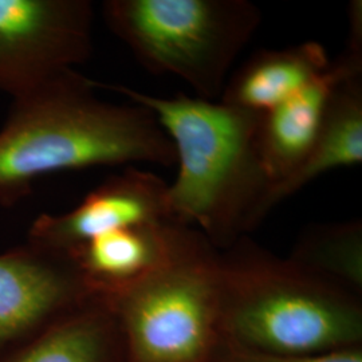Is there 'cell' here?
<instances>
[{"label": "cell", "instance_id": "5bb4252c", "mask_svg": "<svg viewBox=\"0 0 362 362\" xmlns=\"http://www.w3.org/2000/svg\"><path fill=\"white\" fill-rule=\"evenodd\" d=\"M326 282L362 297V223L314 224L299 235L287 257Z\"/></svg>", "mask_w": 362, "mask_h": 362}, {"label": "cell", "instance_id": "6da1fadb", "mask_svg": "<svg viewBox=\"0 0 362 362\" xmlns=\"http://www.w3.org/2000/svg\"><path fill=\"white\" fill-rule=\"evenodd\" d=\"M136 164H176L155 115L105 101L93 79L67 70L13 100L0 128V206L18 204L52 173Z\"/></svg>", "mask_w": 362, "mask_h": 362}, {"label": "cell", "instance_id": "30bf717a", "mask_svg": "<svg viewBox=\"0 0 362 362\" xmlns=\"http://www.w3.org/2000/svg\"><path fill=\"white\" fill-rule=\"evenodd\" d=\"M330 58L318 42L259 50L227 81L221 103L255 113L269 112L322 76Z\"/></svg>", "mask_w": 362, "mask_h": 362}, {"label": "cell", "instance_id": "52a82bcc", "mask_svg": "<svg viewBox=\"0 0 362 362\" xmlns=\"http://www.w3.org/2000/svg\"><path fill=\"white\" fill-rule=\"evenodd\" d=\"M95 296L69 254L27 239L0 254V360Z\"/></svg>", "mask_w": 362, "mask_h": 362}, {"label": "cell", "instance_id": "4fadbf2b", "mask_svg": "<svg viewBox=\"0 0 362 362\" xmlns=\"http://www.w3.org/2000/svg\"><path fill=\"white\" fill-rule=\"evenodd\" d=\"M173 223H148L101 233L71 255L94 293L128 285L168 254Z\"/></svg>", "mask_w": 362, "mask_h": 362}, {"label": "cell", "instance_id": "7a4b0ae2", "mask_svg": "<svg viewBox=\"0 0 362 362\" xmlns=\"http://www.w3.org/2000/svg\"><path fill=\"white\" fill-rule=\"evenodd\" d=\"M155 115L175 148L177 177L168 184V221L197 230L219 251L233 246L269 215L272 182L257 145L262 113L180 94L151 95L95 81Z\"/></svg>", "mask_w": 362, "mask_h": 362}, {"label": "cell", "instance_id": "7c38bea8", "mask_svg": "<svg viewBox=\"0 0 362 362\" xmlns=\"http://www.w3.org/2000/svg\"><path fill=\"white\" fill-rule=\"evenodd\" d=\"M0 362H125V356L116 321L95 294Z\"/></svg>", "mask_w": 362, "mask_h": 362}, {"label": "cell", "instance_id": "277c9868", "mask_svg": "<svg viewBox=\"0 0 362 362\" xmlns=\"http://www.w3.org/2000/svg\"><path fill=\"white\" fill-rule=\"evenodd\" d=\"M220 251L173 224L167 257L128 285L98 294L116 321L125 362H212L221 344Z\"/></svg>", "mask_w": 362, "mask_h": 362}, {"label": "cell", "instance_id": "9c48e42d", "mask_svg": "<svg viewBox=\"0 0 362 362\" xmlns=\"http://www.w3.org/2000/svg\"><path fill=\"white\" fill-rule=\"evenodd\" d=\"M357 76H362V55L345 50L310 85L260 115L257 145L274 184L290 176L305 161L333 93L344 81Z\"/></svg>", "mask_w": 362, "mask_h": 362}, {"label": "cell", "instance_id": "3957f363", "mask_svg": "<svg viewBox=\"0 0 362 362\" xmlns=\"http://www.w3.org/2000/svg\"><path fill=\"white\" fill-rule=\"evenodd\" d=\"M223 342L269 354L362 345V297L326 282L248 236L220 251Z\"/></svg>", "mask_w": 362, "mask_h": 362}, {"label": "cell", "instance_id": "8fae6325", "mask_svg": "<svg viewBox=\"0 0 362 362\" xmlns=\"http://www.w3.org/2000/svg\"><path fill=\"white\" fill-rule=\"evenodd\" d=\"M361 161L362 76H357L344 81L333 93L305 161L290 176L272 185L266 202L267 214L325 173Z\"/></svg>", "mask_w": 362, "mask_h": 362}, {"label": "cell", "instance_id": "5b68a950", "mask_svg": "<svg viewBox=\"0 0 362 362\" xmlns=\"http://www.w3.org/2000/svg\"><path fill=\"white\" fill-rule=\"evenodd\" d=\"M103 15L149 73L180 78L207 101L262 22L248 0H107Z\"/></svg>", "mask_w": 362, "mask_h": 362}, {"label": "cell", "instance_id": "9a60e30c", "mask_svg": "<svg viewBox=\"0 0 362 362\" xmlns=\"http://www.w3.org/2000/svg\"><path fill=\"white\" fill-rule=\"evenodd\" d=\"M212 362H362V345L317 354L281 356L260 353L221 341Z\"/></svg>", "mask_w": 362, "mask_h": 362}, {"label": "cell", "instance_id": "ba28073f", "mask_svg": "<svg viewBox=\"0 0 362 362\" xmlns=\"http://www.w3.org/2000/svg\"><path fill=\"white\" fill-rule=\"evenodd\" d=\"M167 191L168 184L155 173L127 167L95 187L73 209L61 215H40L27 239L71 257L101 233L169 223Z\"/></svg>", "mask_w": 362, "mask_h": 362}, {"label": "cell", "instance_id": "8992f818", "mask_svg": "<svg viewBox=\"0 0 362 362\" xmlns=\"http://www.w3.org/2000/svg\"><path fill=\"white\" fill-rule=\"evenodd\" d=\"M89 0H0V93L13 100L89 61Z\"/></svg>", "mask_w": 362, "mask_h": 362}]
</instances>
